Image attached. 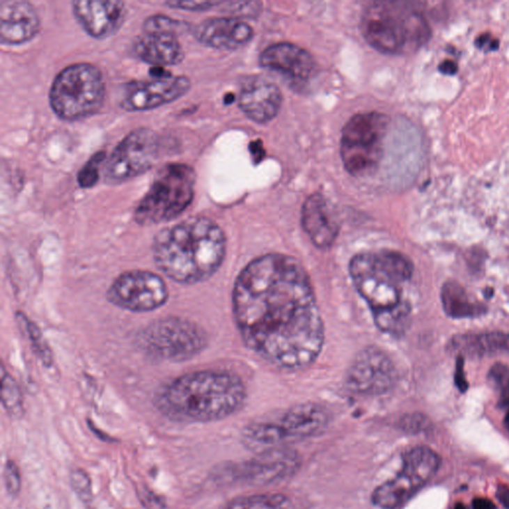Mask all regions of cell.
<instances>
[{"mask_svg": "<svg viewBox=\"0 0 509 509\" xmlns=\"http://www.w3.org/2000/svg\"><path fill=\"white\" fill-rule=\"evenodd\" d=\"M233 311L246 345L276 367L304 369L322 352L317 297L295 258L269 254L249 263L235 282Z\"/></svg>", "mask_w": 509, "mask_h": 509, "instance_id": "cell-1", "label": "cell"}, {"mask_svg": "<svg viewBox=\"0 0 509 509\" xmlns=\"http://www.w3.org/2000/svg\"><path fill=\"white\" fill-rule=\"evenodd\" d=\"M153 258L157 268L171 280L196 283L210 278L226 254L224 232L206 217L188 218L155 236Z\"/></svg>", "mask_w": 509, "mask_h": 509, "instance_id": "cell-2", "label": "cell"}, {"mask_svg": "<svg viewBox=\"0 0 509 509\" xmlns=\"http://www.w3.org/2000/svg\"><path fill=\"white\" fill-rule=\"evenodd\" d=\"M246 397L245 385L238 376L228 372L198 371L164 386L155 403L171 419L211 422L240 410Z\"/></svg>", "mask_w": 509, "mask_h": 509, "instance_id": "cell-3", "label": "cell"}, {"mask_svg": "<svg viewBox=\"0 0 509 509\" xmlns=\"http://www.w3.org/2000/svg\"><path fill=\"white\" fill-rule=\"evenodd\" d=\"M350 274L357 292L371 308L378 329L392 336L403 331L410 308L401 299L402 283L387 269L379 252L354 256Z\"/></svg>", "mask_w": 509, "mask_h": 509, "instance_id": "cell-4", "label": "cell"}, {"mask_svg": "<svg viewBox=\"0 0 509 509\" xmlns=\"http://www.w3.org/2000/svg\"><path fill=\"white\" fill-rule=\"evenodd\" d=\"M362 34L376 50L387 54L412 52L431 38L424 14L404 2H376L361 19Z\"/></svg>", "mask_w": 509, "mask_h": 509, "instance_id": "cell-5", "label": "cell"}, {"mask_svg": "<svg viewBox=\"0 0 509 509\" xmlns=\"http://www.w3.org/2000/svg\"><path fill=\"white\" fill-rule=\"evenodd\" d=\"M104 97L103 73L91 63L69 65L55 77L49 91L51 109L69 122L95 115L103 107Z\"/></svg>", "mask_w": 509, "mask_h": 509, "instance_id": "cell-6", "label": "cell"}, {"mask_svg": "<svg viewBox=\"0 0 509 509\" xmlns=\"http://www.w3.org/2000/svg\"><path fill=\"white\" fill-rule=\"evenodd\" d=\"M329 422V413L324 407L315 403L301 404L273 417L251 423L244 430V441L260 452L283 448L320 433Z\"/></svg>", "mask_w": 509, "mask_h": 509, "instance_id": "cell-7", "label": "cell"}, {"mask_svg": "<svg viewBox=\"0 0 509 509\" xmlns=\"http://www.w3.org/2000/svg\"><path fill=\"white\" fill-rule=\"evenodd\" d=\"M196 172L185 164H166L139 202L134 219L141 225L159 224L175 219L191 204Z\"/></svg>", "mask_w": 509, "mask_h": 509, "instance_id": "cell-8", "label": "cell"}, {"mask_svg": "<svg viewBox=\"0 0 509 509\" xmlns=\"http://www.w3.org/2000/svg\"><path fill=\"white\" fill-rule=\"evenodd\" d=\"M389 123V118L378 111L357 113L346 123L341 134L340 155L348 173L365 178L377 171Z\"/></svg>", "mask_w": 509, "mask_h": 509, "instance_id": "cell-9", "label": "cell"}, {"mask_svg": "<svg viewBox=\"0 0 509 509\" xmlns=\"http://www.w3.org/2000/svg\"><path fill=\"white\" fill-rule=\"evenodd\" d=\"M203 329L180 318H166L146 327L138 336V345L146 354L167 360L185 361L206 347Z\"/></svg>", "mask_w": 509, "mask_h": 509, "instance_id": "cell-10", "label": "cell"}, {"mask_svg": "<svg viewBox=\"0 0 509 509\" xmlns=\"http://www.w3.org/2000/svg\"><path fill=\"white\" fill-rule=\"evenodd\" d=\"M164 139L150 127L130 132L111 153L104 169L108 185H120L146 173L159 160Z\"/></svg>", "mask_w": 509, "mask_h": 509, "instance_id": "cell-11", "label": "cell"}, {"mask_svg": "<svg viewBox=\"0 0 509 509\" xmlns=\"http://www.w3.org/2000/svg\"><path fill=\"white\" fill-rule=\"evenodd\" d=\"M440 464V457L431 448H412L404 457L398 475L374 490L372 501L383 509L398 508L436 475Z\"/></svg>", "mask_w": 509, "mask_h": 509, "instance_id": "cell-12", "label": "cell"}, {"mask_svg": "<svg viewBox=\"0 0 509 509\" xmlns=\"http://www.w3.org/2000/svg\"><path fill=\"white\" fill-rule=\"evenodd\" d=\"M107 297L118 308L146 313L164 306L169 299V290L164 281L155 274L130 271L116 279Z\"/></svg>", "mask_w": 509, "mask_h": 509, "instance_id": "cell-13", "label": "cell"}, {"mask_svg": "<svg viewBox=\"0 0 509 509\" xmlns=\"http://www.w3.org/2000/svg\"><path fill=\"white\" fill-rule=\"evenodd\" d=\"M396 378L391 359L382 350L370 346L353 359L346 372L345 384L355 394L374 396L389 391Z\"/></svg>", "mask_w": 509, "mask_h": 509, "instance_id": "cell-14", "label": "cell"}, {"mask_svg": "<svg viewBox=\"0 0 509 509\" xmlns=\"http://www.w3.org/2000/svg\"><path fill=\"white\" fill-rule=\"evenodd\" d=\"M296 453L285 448L260 453L258 457L232 468L218 469L216 478L221 480H239L251 485H269L292 475L299 467Z\"/></svg>", "mask_w": 509, "mask_h": 509, "instance_id": "cell-15", "label": "cell"}, {"mask_svg": "<svg viewBox=\"0 0 509 509\" xmlns=\"http://www.w3.org/2000/svg\"><path fill=\"white\" fill-rule=\"evenodd\" d=\"M190 87L191 83L187 77L171 73L152 77V80L136 81L125 85L120 106L127 111L153 110L185 96Z\"/></svg>", "mask_w": 509, "mask_h": 509, "instance_id": "cell-16", "label": "cell"}, {"mask_svg": "<svg viewBox=\"0 0 509 509\" xmlns=\"http://www.w3.org/2000/svg\"><path fill=\"white\" fill-rule=\"evenodd\" d=\"M72 13L90 36L104 39L122 26L125 4L120 0H75L72 2Z\"/></svg>", "mask_w": 509, "mask_h": 509, "instance_id": "cell-17", "label": "cell"}, {"mask_svg": "<svg viewBox=\"0 0 509 509\" xmlns=\"http://www.w3.org/2000/svg\"><path fill=\"white\" fill-rule=\"evenodd\" d=\"M41 21L33 4L24 0L0 2V41L20 45L32 40L40 31Z\"/></svg>", "mask_w": 509, "mask_h": 509, "instance_id": "cell-18", "label": "cell"}, {"mask_svg": "<svg viewBox=\"0 0 509 509\" xmlns=\"http://www.w3.org/2000/svg\"><path fill=\"white\" fill-rule=\"evenodd\" d=\"M260 64L265 69L297 82L308 80L315 69V59L308 51L288 42L265 49L260 56Z\"/></svg>", "mask_w": 509, "mask_h": 509, "instance_id": "cell-19", "label": "cell"}, {"mask_svg": "<svg viewBox=\"0 0 509 509\" xmlns=\"http://www.w3.org/2000/svg\"><path fill=\"white\" fill-rule=\"evenodd\" d=\"M302 224L318 248H329L338 238V215L331 202L320 193L311 194L304 202L302 209Z\"/></svg>", "mask_w": 509, "mask_h": 509, "instance_id": "cell-20", "label": "cell"}, {"mask_svg": "<svg viewBox=\"0 0 509 509\" xmlns=\"http://www.w3.org/2000/svg\"><path fill=\"white\" fill-rule=\"evenodd\" d=\"M283 95L275 84L262 78L253 79L242 87L239 107L251 120L265 124L278 115Z\"/></svg>", "mask_w": 509, "mask_h": 509, "instance_id": "cell-21", "label": "cell"}, {"mask_svg": "<svg viewBox=\"0 0 509 509\" xmlns=\"http://www.w3.org/2000/svg\"><path fill=\"white\" fill-rule=\"evenodd\" d=\"M193 32L204 45L225 50L243 47L253 37L252 27L236 17L209 18Z\"/></svg>", "mask_w": 509, "mask_h": 509, "instance_id": "cell-22", "label": "cell"}, {"mask_svg": "<svg viewBox=\"0 0 509 509\" xmlns=\"http://www.w3.org/2000/svg\"><path fill=\"white\" fill-rule=\"evenodd\" d=\"M134 50L139 59L153 67L164 68L185 59V51L175 34L143 32L134 42Z\"/></svg>", "mask_w": 509, "mask_h": 509, "instance_id": "cell-23", "label": "cell"}, {"mask_svg": "<svg viewBox=\"0 0 509 509\" xmlns=\"http://www.w3.org/2000/svg\"><path fill=\"white\" fill-rule=\"evenodd\" d=\"M451 352L457 357L480 358L494 355H509V334L487 332L480 334H459L448 344Z\"/></svg>", "mask_w": 509, "mask_h": 509, "instance_id": "cell-24", "label": "cell"}, {"mask_svg": "<svg viewBox=\"0 0 509 509\" xmlns=\"http://www.w3.org/2000/svg\"><path fill=\"white\" fill-rule=\"evenodd\" d=\"M441 302L445 313L453 318H478L487 313L485 306L471 301L466 290L455 282L444 283Z\"/></svg>", "mask_w": 509, "mask_h": 509, "instance_id": "cell-25", "label": "cell"}, {"mask_svg": "<svg viewBox=\"0 0 509 509\" xmlns=\"http://www.w3.org/2000/svg\"><path fill=\"white\" fill-rule=\"evenodd\" d=\"M222 509H295V506L283 494H267L239 497Z\"/></svg>", "mask_w": 509, "mask_h": 509, "instance_id": "cell-26", "label": "cell"}, {"mask_svg": "<svg viewBox=\"0 0 509 509\" xmlns=\"http://www.w3.org/2000/svg\"><path fill=\"white\" fill-rule=\"evenodd\" d=\"M2 404L7 413L14 418L20 417L23 413L22 397L13 378L2 370Z\"/></svg>", "mask_w": 509, "mask_h": 509, "instance_id": "cell-27", "label": "cell"}, {"mask_svg": "<svg viewBox=\"0 0 509 509\" xmlns=\"http://www.w3.org/2000/svg\"><path fill=\"white\" fill-rule=\"evenodd\" d=\"M190 26L188 23L173 19L162 14H157L146 18L143 25V32H162V33H171L175 35L182 34L187 32Z\"/></svg>", "mask_w": 509, "mask_h": 509, "instance_id": "cell-28", "label": "cell"}, {"mask_svg": "<svg viewBox=\"0 0 509 509\" xmlns=\"http://www.w3.org/2000/svg\"><path fill=\"white\" fill-rule=\"evenodd\" d=\"M487 378L501 394L499 404L508 408L509 406V367L508 365L501 363L494 365L490 368Z\"/></svg>", "mask_w": 509, "mask_h": 509, "instance_id": "cell-29", "label": "cell"}, {"mask_svg": "<svg viewBox=\"0 0 509 509\" xmlns=\"http://www.w3.org/2000/svg\"><path fill=\"white\" fill-rule=\"evenodd\" d=\"M70 482L77 496L84 503H90L93 499L92 483L89 476L81 469H74L70 476Z\"/></svg>", "mask_w": 509, "mask_h": 509, "instance_id": "cell-30", "label": "cell"}, {"mask_svg": "<svg viewBox=\"0 0 509 509\" xmlns=\"http://www.w3.org/2000/svg\"><path fill=\"white\" fill-rule=\"evenodd\" d=\"M23 318H24L25 327H26L28 336H29L32 343H33L34 350L36 351L37 354L39 355V357H40V359L44 363L50 365L51 362H52V355H51L50 350H49L47 344L44 340L40 331H39L38 327L33 322H29L24 317Z\"/></svg>", "mask_w": 509, "mask_h": 509, "instance_id": "cell-31", "label": "cell"}, {"mask_svg": "<svg viewBox=\"0 0 509 509\" xmlns=\"http://www.w3.org/2000/svg\"><path fill=\"white\" fill-rule=\"evenodd\" d=\"M104 159L103 153L100 152L95 155L94 157L87 162L82 171L79 172V185L84 188L92 187L93 185H96L97 179H99V166Z\"/></svg>", "mask_w": 509, "mask_h": 509, "instance_id": "cell-32", "label": "cell"}, {"mask_svg": "<svg viewBox=\"0 0 509 509\" xmlns=\"http://www.w3.org/2000/svg\"><path fill=\"white\" fill-rule=\"evenodd\" d=\"M4 483L7 492L10 496H16L21 489V476L17 464L13 461H7L4 468Z\"/></svg>", "mask_w": 509, "mask_h": 509, "instance_id": "cell-33", "label": "cell"}, {"mask_svg": "<svg viewBox=\"0 0 509 509\" xmlns=\"http://www.w3.org/2000/svg\"><path fill=\"white\" fill-rule=\"evenodd\" d=\"M222 2L220 1H166V6L171 7L172 9H181V10L189 11H203L208 10L214 6H220Z\"/></svg>", "mask_w": 509, "mask_h": 509, "instance_id": "cell-34", "label": "cell"}, {"mask_svg": "<svg viewBox=\"0 0 509 509\" xmlns=\"http://www.w3.org/2000/svg\"><path fill=\"white\" fill-rule=\"evenodd\" d=\"M455 384L462 393L468 391L469 383L464 374V357H457L455 360Z\"/></svg>", "mask_w": 509, "mask_h": 509, "instance_id": "cell-35", "label": "cell"}, {"mask_svg": "<svg viewBox=\"0 0 509 509\" xmlns=\"http://www.w3.org/2000/svg\"><path fill=\"white\" fill-rule=\"evenodd\" d=\"M475 45L476 48L480 49V50H485V52H489V51L499 50L501 42H499V39L494 38L492 34L485 32V33L480 34L476 39Z\"/></svg>", "mask_w": 509, "mask_h": 509, "instance_id": "cell-36", "label": "cell"}, {"mask_svg": "<svg viewBox=\"0 0 509 509\" xmlns=\"http://www.w3.org/2000/svg\"><path fill=\"white\" fill-rule=\"evenodd\" d=\"M438 69L444 75L453 76L455 75L457 71H459V65L457 64V62L453 61V60L447 59L444 60L439 65Z\"/></svg>", "mask_w": 509, "mask_h": 509, "instance_id": "cell-37", "label": "cell"}, {"mask_svg": "<svg viewBox=\"0 0 509 509\" xmlns=\"http://www.w3.org/2000/svg\"><path fill=\"white\" fill-rule=\"evenodd\" d=\"M496 496L499 501L503 504L504 508L509 509V487L501 485L497 490Z\"/></svg>", "mask_w": 509, "mask_h": 509, "instance_id": "cell-38", "label": "cell"}, {"mask_svg": "<svg viewBox=\"0 0 509 509\" xmlns=\"http://www.w3.org/2000/svg\"><path fill=\"white\" fill-rule=\"evenodd\" d=\"M473 509H496V506L492 503V501L487 499H483V497H478L473 501Z\"/></svg>", "mask_w": 509, "mask_h": 509, "instance_id": "cell-39", "label": "cell"}, {"mask_svg": "<svg viewBox=\"0 0 509 509\" xmlns=\"http://www.w3.org/2000/svg\"><path fill=\"white\" fill-rule=\"evenodd\" d=\"M251 153L253 155V157L255 159H261L263 155H265L264 150L262 148V143L257 141V143H252L250 146Z\"/></svg>", "mask_w": 509, "mask_h": 509, "instance_id": "cell-40", "label": "cell"}, {"mask_svg": "<svg viewBox=\"0 0 509 509\" xmlns=\"http://www.w3.org/2000/svg\"><path fill=\"white\" fill-rule=\"evenodd\" d=\"M89 426L91 428V430H92L93 433L96 434L97 438L101 439L102 441H108V443H113V441H115V440H113L111 437L109 436L108 434L100 431V430L97 429V428L95 427L94 425L92 424V423H89Z\"/></svg>", "mask_w": 509, "mask_h": 509, "instance_id": "cell-41", "label": "cell"}, {"mask_svg": "<svg viewBox=\"0 0 509 509\" xmlns=\"http://www.w3.org/2000/svg\"><path fill=\"white\" fill-rule=\"evenodd\" d=\"M485 290V297H487V299H490V297L494 296V290L490 289V288H487V289Z\"/></svg>", "mask_w": 509, "mask_h": 509, "instance_id": "cell-42", "label": "cell"}, {"mask_svg": "<svg viewBox=\"0 0 509 509\" xmlns=\"http://www.w3.org/2000/svg\"><path fill=\"white\" fill-rule=\"evenodd\" d=\"M504 422H506V426L509 431V406L508 407V413H506V421Z\"/></svg>", "mask_w": 509, "mask_h": 509, "instance_id": "cell-43", "label": "cell"}, {"mask_svg": "<svg viewBox=\"0 0 509 509\" xmlns=\"http://www.w3.org/2000/svg\"><path fill=\"white\" fill-rule=\"evenodd\" d=\"M454 509H468V508H466V506H464V504L457 503V504H455Z\"/></svg>", "mask_w": 509, "mask_h": 509, "instance_id": "cell-44", "label": "cell"}]
</instances>
